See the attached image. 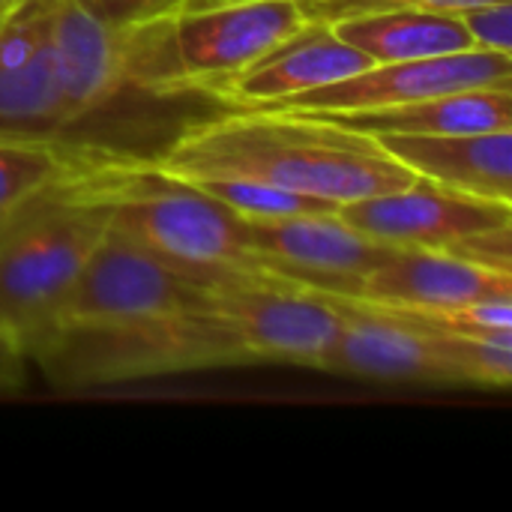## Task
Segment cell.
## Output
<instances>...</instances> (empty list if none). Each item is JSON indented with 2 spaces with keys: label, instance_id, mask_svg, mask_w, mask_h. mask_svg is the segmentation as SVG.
<instances>
[{
  "label": "cell",
  "instance_id": "1",
  "mask_svg": "<svg viewBox=\"0 0 512 512\" xmlns=\"http://www.w3.org/2000/svg\"><path fill=\"white\" fill-rule=\"evenodd\" d=\"M156 168L180 180H261L336 207L417 180L372 135L315 114L267 108H231L192 126Z\"/></svg>",
  "mask_w": 512,
  "mask_h": 512
},
{
  "label": "cell",
  "instance_id": "2",
  "mask_svg": "<svg viewBox=\"0 0 512 512\" xmlns=\"http://www.w3.org/2000/svg\"><path fill=\"white\" fill-rule=\"evenodd\" d=\"M108 228L111 204L90 186L87 171L0 219V336L24 357Z\"/></svg>",
  "mask_w": 512,
  "mask_h": 512
},
{
  "label": "cell",
  "instance_id": "3",
  "mask_svg": "<svg viewBox=\"0 0 512 512\" xmlns=\"http://www.w3.org/2000/svg\"><path fill=\"white\" fill-rule=\"evenodd\" d=\"M306 21L294 0L180 6L120 33V69L129 81L156 93H213Z\"/></svg>",
  "mask_w": 512,
  "mask_h": 512
},
{
  "label": "cell",
  "instance_id": "4",
  "mask_svg": "<svg viewBox=\"0 0 512 512\" xmlns=\"http://www.w3.org/2000/svg\"><path fill=\"white\" fill-rule=\"evenodd\" d=\"M27 363H36L57 390H96L174 372L252 366L228 321L213 309V291L207 306L180 315L57 327L27 351Z\"/></svg>",
  "mask_w": 512,
  "mask_h": 512
},
{
  "label": "cell",
  "instance_id": "5",
  "mask_svg": "<svg viewBox=\"0 0 512 512\" xmlns=\"http://www.w3.org/2000/svg\"><path fill=\"white\" fill-rule=\"evenodd\" d=\"M90 186L111 204V228L204 288L261 276L243 222L189 180L156 165H99Z\"/></svg>",
  "mask_w": 512,
  "mask_h": 512
},
{
  "label": "cell",
  "instance_id": "6",
  "mask_svg": "<svg viewBox=\"0 0 512 512\" xmlns=\"http://www.w3.org/2000/svg\"><path fill=\"white\" fill-rule=\"evenodd\" d=\"M207 303L210 288L177 273L171 264H165L132 237L108 228L45 333L57 327L150 321L192 312Z\"/></svg>",
  "mask_w": 512,
  "mask_h": 512
},
{
  "label": "cell",
  "instance_id": "7",
  "mask_svg": "<svg viewBox=\"0 0 512 512\" xmlns=\"http://www.w3.org/2000/svg\"><path fill=\"white\" fill-rule=\"evenodd\" d=\"M243 234L264 273L336 297H360L366 279L399 249L351 228L336 210L243 222Z\"/></svg>",
  "mask_w": 512,
  "mask_h": 512
},
{
  "label": "cell",
  "instance_id": "8",
  "mask_svg": "<svg viewBox=\"0 0 512 512\" xmlns=\"http://www.w3.org/2000/svg\"><path fill=\"white\" fill-rule=\"evenodd\" d=\"M213 291V309L228 321L252 366L282 363L324 369L339 315L315 291L261 273Z\"/></svg>",
  "mask_w": 512,
  "mask_h": 512
},
{
  "label": "cell",
  "instance_id": "9",
  "mask_svg": "<svg viewBox=\"0 0 512 512\" xmlns=\"http://www.w3.org/2000/svg\"><path fill=\"white\" fill-rule=\"evenodd\" d=\"M339 315L336 342L321 372L417 387H468L462 369L450 357L447 339L411 327L381 306L354 297L321 294Z\"/></svg>",
  "mask_w": 512,
  "mask_h": 512
},
{
  "label": "cell",
  "instance_id": "10",
  "mask_svg": "<svg viewBox=\"0 0 512 512\" xmlns=\"http://www.w3.org/2000/svg\"><path fill=\"white\" fill-rule=\"evenodd\" d=\"M480 87H512L510 54L468 48V51L423 57V60L372 63L351 78L309 90L267 111H294V114L366 111V108H390V105H405V102H420V99L459 93V90H480Z\"/></svg>",
  "mask_w": 512,
  "mask_h": 512
},
{
  "label": "cell",
  "instance_id": "11",
  "mask_svg": "<svg viewBox=\"0 0 512 512\" xmlns=\"http://www.w3.org/2000/svg\"><path fill=\"white\" fill-rule=\"evenodd\" d=\"M336 213L351 228L375 240L438 252L462 243L471 234L512 225V204L453 192L420 177L402 189L342 204Z\"/></svg>",
  "mask_w": 512,
  "mask_h": 512
},
{
  "label": "cell",
  "instance_id": "12",
  "mask_svg": "<svg viewBox=\"0 0 512 512\" xmlns=\"http://www.w3.org/2000/svg\"><path fill=\"white\" fill-rule=\"evenodd\" d=\"M51 12L54 0H30L0 15V135L60 147L63 99Z\"/></svg>",
  "mask_w": 512,
  "mask_h": 512
},
{
  "label": "cell",
  "instance_id": "13",
  "mask_svg": "<svg viewBox=\"0 0 512 512\" xmlns=\"http://www.w3.org/2000/svg\"><path fill=\"white\" fill-rule=\"evenodd\" d=\"M366 66L372 60L348 45L333 24L306 21L294 36L222 81L213 93L231 108H279L309 90L351 78Z\"/></svg>",
  "mask_w": 512,
  "mask_h": 512
},
{
  "label": "cell",
  "instance_id": "14",
  "mask_svg": "<svg viewBox=\"0 0 512 512\" xmlns=\"http://www.w3.org/2000/svg\"><path fill=\"white\" fill-rule=\"evenodd\" d=\"M378 144L414 177L512 204V129L450 135H378Z\"/></svg>",
  "mask_w": 512,
  "mask_h": 512
},
{
  "label": "cell",
  "instance_id": "15",
  "mask_svg": "<svg viewBox=\"0 0 512 512\" xmlns=\"http://www.w3.org/2000/svg\"><path fill=\"white\" fill-rule=\"evenodd\" d=\"M512 297V276L459 261L438 249L399 246L363 285L357 300L411 309H453Z\"/></svg>",
  "mask_w": 512,
  "mask_h": 512
},
{
  "label": "cell",
  "instance_id": "16",
  "mask_svg": "<svg viewBox=\"0 0 512 512\" xmlns=\"http://www.w3.org/2000/svg\"><path fill=\"white\" fill-rule=\"evenodd\" d=\"M363 135H450V132H495L512 129V87H480L444 93L420 102L366 108V111H330L315 114Z\"/></svg>",
  "mask_w": 512,
  "mask_h": 512
},
{
  "label": "cell",
  "instance_id": "17",
  "mask_svg": "<svg viewBox=\"0 0 512 512\" xmlns=\"http://www.w3.org/2000/svg\"><path fill=\"white\" fill-rule=\"evenodd\" d=\"M333 30L360 54H366L372 63L423 60V57H441V54L474 48L456 12H426V9L363 12L333 21Z\"/></svg>",
  "mask_w": 512,
  "mask_h": 512
},
{
  "label": "cell",
  "instance_id": "18",
  "mask_svg": "<svg viewBox=\"0 0 512 512\" xmlns=\"http://www.w3.org/2000/svg\"><path fill=\"white\" fill-rule=\"evenodd\" d=\"M90 168L96 165L60 150L57 144L0 135V219L51 186Z\"/></svg>",
  "mask_w": 512,
  "mask_h": 512
},
{
  "label": "cell",
  "instance_id": "19",
  "mask_svg": "<svg viewBox=\"0 0 512 512\" xmlns=\"http://www.w3.org/2000/svg\"><path fill=\"white\" fill-rule=\"evenodd\" d=\"M204 195L219 201L225 210H231L243 222H270V219H288V216H306V213H333L336 204L306 198L261 180L246 177H198L189 180Z\"/></svg>",
  "mask_w": 512,
  "mask_h": 512
},
{
  "label": "cell",
  "instance_id": "20",
  "mask_svg": "<svg viewBox=\"0 0 512 512\" xmlns=\"http://www.w3.org/2000/svg\"><path fill=\"white\" fill-rule=\"evenodd\" d=\"M477 3L492 0H303L300 9L309 21H339L363 12H387V9H426V12H462Z\"/></svg>",
  "mask_w": 512,
  "mask_h": 512
},
{
  "label": "cell",
  "instance_id": "21",
  "mask_svg": "<svg viewBox=\"0 0 512 512\" xmlns=\"http://www.w3.org/2000/svg\"><path fill=\"white\" fill-rule=\"evenodd\" d=\"M66 3L84 12L87 18H93L108 33L120 36L150 18H159L186 6L189 0H66Z\"/></svg>",
  "mask_w": 512,
  "mask_h": 512
},
{
  "label": "cell",
  "instance_id": "22",
  "mask_svg": "<svg viewBox=\"0 0 512 512\" xmlns=\"http://www.w3.org/2000/svg\"><path fill=\"white\" fill-rule=\"evenodd\" d=\"M456 15H459L462 27L468 30L474 48L512 57V0L477 3Z\"/></svg>",
  "mask_w": 512,
  "mask_h": 512
},
{
  "label": "cell",
  "instance_id": "23",
  "mask_svg": "<svg viewBox=\"0 0 512 512\" xmlns=\"http://www.w3.org/2000/svg\"><path fill=\"white\" fill-rule=\"evenodd\" d=\"M444 252L459 258V261H468L474 267L512 276V225H498V228L471 234Z\"/></svg>",
  "mask_w": 512,
  "mask_h": 512
},
{
  "label": "cell",
  "instance_id": "24",
  "mask_svg": "<svg viewBox=\"0 0 512 512\" xmlns=\"http://www.w3.org/2000/svg\"><path fill=\"white\" fill-rule=\"evenodd\" d=\"M27 381V357L24 351L0 336V393H15Z\"/></svg>",
  "mask_w": 512,
  "mask_h": 512
},
{
  "label": "cell",
  "instance_id": "25",
  "mask_svg": "<svg viewBox=\"0 0 512 512\" xmlns=\"http://www.w3.org/2000/svg\"><path fill=\"white\" fill-rule=\"evenodd\" d=\"M21 3H30V0H0V12H9V9H15Z\"/></svg>",
  "mask_w": 512,
  "mask_h": 512
},
{
  "label": "cell",
  "instance_id": "26",
  "mask_svg": "<svg viewBox=\"0 0 512 512\" xmlns=\"http://www.w3.org/2000/svg\"><path fill=\"white\" fill-rule=\"evenodd\" d=\"M210 3H228V0H189L186 6H210ZM294 3H303V0H294Z\"/></svg>",
  "mask_w": 512,
  "mask_h": 512
},
{
  "label": "cell",
  "instance_id": "27",
  "mask_svg": "<svg viewBox=\"0 0 512 512\" xmlns=\"http://www.w3.org/2000/svg\"><path fill=\"white\" fill-rule=\"evenodd\" d=\"M0 15H3V12H0Z\"/></svg>",
  "mask_w": 512,
  "mask_h": 512
}]
</instances>
